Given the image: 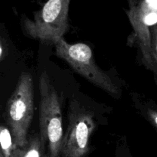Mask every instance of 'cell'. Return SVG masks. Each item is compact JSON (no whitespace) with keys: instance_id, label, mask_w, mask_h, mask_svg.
Instances as JSON below:
<instances>
[{"instance_id":"1","label":"cell","mask_w":157,"mask_h":157,"mask_svg":"<svg viewBox=\"0 0 157 157\" xmlns=\"http://www.w3.org/2000/svg\"><path fill=\"white\" fill-rule=\"evenodd\" d=\"M39 129L41 141L47 146L50 157L61 156L63 139L62 114L58 94L49 75L43 71L39 77Z\"/></svg>"},{"instance_id":"2","label":"cell","mask_w":157,"mask_h":157,"mask_svg":"<svg viewBox=\"0 0 157 157\" xmlns=\"http://www.w3.org/2000/svg\"><path fill=\"white\" fill-rule=\"evenodd\" d=\"M33 81L31 74L20 75L6 107V118L15 147H23L28 142V132L34 112Z\"/></svg>"},{"instance_id":"3","label":"cell","mask_w":157,"mask_h":157,"mask_svg":"<svg viewBox=\"0 0 157 157\" xmlns=\"http://www.w3.org/2000/svg\"><path fill=\"white\" fill-rule=\"evenodd\" d=\"M69 4L70 0H48L33 19L22 18L25 32L31 38L55 44L68 30Z\"/></svg>"},{"instance_id":"4","label":"cell","mask_w":157,"mask_h":157,"mask_svg":"<svg viewBox=\"0 0 157 157\" xmlns=\"http://www.w3.org/2000/svg\"><path fill=\"white\" fill-rule=\"evenodd\" d=\"M54 45L55 55L85 79L110 94L119 93L118 87L110 77L96 64L89 45L84 43L69 44L64 38L58 40Z\"/></svg>"},{"instance_id":"5","label":"cell","mask_w":157,"mask_h":157,"mask_svg":"<svg viewBox=\"0 0 157 157\" xmlns=\"http://www.w3.org/2000/svg\"><path fill=\"white\" fill-rule=\"evenodd\" d=\"M93 115L79 103L73 101L69 105V123L63 135L61 156L83 157L89 150V140L95 128Z\"/></svg>"},{"instance_id":"6","label":"cell","mask_w":157,"mask_h":157,"mask_svg":"<svg viewBox=\"0 0 157 157\" xmlns=\"http://www.w3.org/2000/svg\"><path fill=\"white\" fill-rule=\"evenodd\" d=\"M126 12L133 29L134 39L138 43L145 66L156 71L152 54L151 28L157 24V0H128Z\"/></svg>"},{"instance_id":"7","label":"cell","mask_w":157,"mask_h":157,"mask_svg":"<svg viewBox=\"0 0 157 157\" xmlns=\"http://www.w3.org/2000/svg\"><path fill=\"white\" fill-rule=\"evenodd\" d=\"M10 157H43V144L41 139L33 136L28 139L23 147H15Z\"/></svg>"},{"instance_id":"8","label":"cell","mask_w":157,"mask_h":157,"mask_svg":"<svg viewBox=\"0 0 157 157\" xmlns=\"http://www.w3.org/2000/svg\"><path fill=\"white\" fill-rule=\"evenodd\" d=\"M15 148L11 132L7 127L0 126V150L4 157H10Z\"/></svg>"},{"instance_id":"9","label":"cell","mask_w":157,"mask_h":157,"mask_svg":"<svg viewBox=\"0 0 157 157\" xmlns=\"http://www.w3.org/2000/svg\"><path fill=\"white\" fill-rule=\"evenodd\" d=\"M151 46L152 54L157 71V24L151 28Z\"/></svg>"},{"instance_id":"10","label":"cell","mask_w":157,"mask_h":157,"mask_svg":"<svg viewBox=\"0 0 157 157\" xmlns=\"http://www.w3.org/2000/svg\"><path fill=\"white\" fill-rule=\"evenodd\" d=\"M146 115L150 121L151 124L156 128L157 130V110L155 108H148L146 110Z\"/></svg>"},{"instance_id":"11","label":"cell","mask_w":157,"mask_h":157,"mask_svg":"<svg viewBox=\"0 0 157 157\" xmlns=\"http://www.w3.org/2000/svg\"><path fill=\"white\" fill-rule=\"evenodd\" d=\"M2 54H3V48H2V45L1 41H0V58H1L2 56Z\"/></svg>"},{"instance_id":"12","label":"cell","mask_w":157,"mask_h":157,"mask_svg":"<svg viewBox=\"0 0 157 157\" xmlns=\"http://www.w3.org/2000/svg\"><path fill=\"white\" fill-rule=\"evenodd\" d=\"M0 157H4V156H3V155L2 154V153H1V150H0Z\"/></svg>"}]
</instances>
